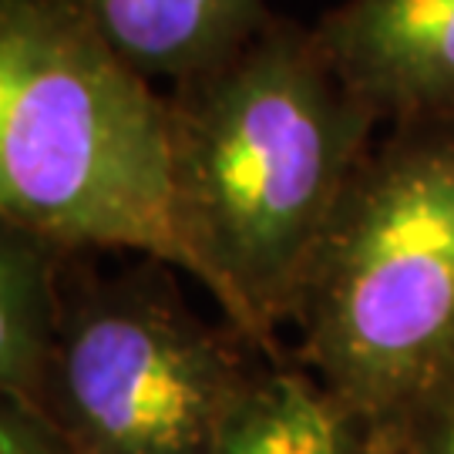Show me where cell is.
Instances as JSON below:
<instances>
[{
	"instance_id": "cell-1",
	"label": "cell",
	"mask_w": 454,
	"mask_h": 454,
	"mask_svg": "<svg viewBox=\"0 0 454 454\" xmlns=\"http://www.w3.org/2000/svg\"><path fill=\"white\" fill-rule=\"evenodd\" d=\"M165 101L176 215L199 286L223 320L286 364L279 333L384 118L343 82L313 24L279 14Z\"/></svg>"
},
{
	"instance_id": "cell-2",
	"label": "cell",
	"mask_w": 454,
	"mask_h": 454,
	"mask_svg": "<svg viewBox=\"0 0 454 454\" xmlns=\"http://www.w3.org/2000/svg\"><path fill=\"white\" fill-rule=\"evenodd\" d=\"M0 223L202 283L176 215L168 101L71 0H0Z\"/></svg>"
},
{
	"instance_id": "cell-3",
	"label": "cell",
	"mask_w": 454,
	"mask_h": 454,
	"mask_svg": "<svg viewBox=\"0 0 454 454\" xmlns=\"http://www.w3.org/2000/svg\"><path fill=\"white\" fill-rule=\"evenodd\" d=\"M293 303L290 357L357 431L454 373V114L384 125Z\"/></svg>"
},
{
	"instance_id": "cell-4",
	"label": "cell",
	"mask_w": 454,
	"mask_h": 454,
	"mask_svg": "<svg viewBox=\"0 0 454 454\" xmlns=\"http://www.w3.org/2000/svg\"><path fill=\"white\" fill-rule=\"evenodd\" d=\"M91 256H67L41 411L78 454H209L276 360L199 317L176 266L138 256L101 273Z\"/></svg>"
},
{
	"instance_id": "cell-5",
	"label": "cell",
	"mask_w": 454,
	"mask_h": 454,
	"mask_svg": "<svg viewBox=\"0 0 454 454\" xmlns=\"http://www.w3.org/2000/svg\"><path fill=\"white\" fill-rule=\"evenodd\" d=\"M313 31L384 125L454 114V0H343Z\"/></svg>"
},
{
	"instance_id": "cell-6",
	"label": "cell",
	"mask_w": 454,
	"mask_h": 454,
	"mask_svg": "<svg viewBox=\"0 0 454 454\" xmlns=\"http://www.w3.org/2000/svg\"><path fill=\"white\" fill-rule=\"evenodd\" d=\"M142 78L179 84L229 61L273 20L266 0H71Z\"/></svg>"
},
{
	"instance_id": "cell-7",
	"label": "cell",
	"mask_w": 454,
	"mask_h": 454,
	"mask_svg": "<svg viewBox=\"0 0 454 454\" xmlns=\"http://www.w3.org/2000/svg\"><path fill=\"white\" fill-rule=\"evenodd\" d=\"M71 249L0 223V397L41 407L65 313Z\"/></svg>"
},
{
	"instance_id": "cell-8",
	"label": "cell",
	"mask_w": 454,
	"mask_h": 454,
	"mask_svg": "<svg viewBox=\"0 0 454 454\" xmlns=\"http://www.w3.org/2000/svg\"><path fill=\"white\" fill-rule=\"evenodd\" d=\"M209 454H357V431L296 360L270 364Z\"/></svg>"
},
{
	"instance_id": "cell-9",
	"label": "cell",
	"mask_w": 454,
	"mask_h": 454,
	"mask_svg": "<svg viewBox=\"0 0 454 454\" xmlns=\"http://www.w3.org/2000/svg\"><path fill=\"white\" fill-rule=\"evenodd\" d=\"M357 454H454V373L414 397L390 421L357 431Z\"/></svg>"
},
{
	"instance_id": "cell-10",
	"label": "cell",
	"mask_w": 454,
	"mask_h": 454,
	"mask_svg": "<svg viewBox=\"0 0 454 454\" xmlns=\"http://www.w3.org/2000/svg\"><path fill=\"white\" fill-rule=\"evenodd\" d=\"M0 454H78L41 407L0 397Z\"/></svg>"
}]
</instances>
